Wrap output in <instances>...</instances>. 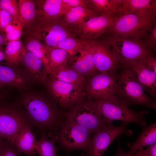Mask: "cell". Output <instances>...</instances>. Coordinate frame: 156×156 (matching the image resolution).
<instances>
[{
  "label": "cell",
  "instance_id": "6da1fadb",
  "mask_svg": "<svg viewBox=\"0 0 156 156\" xmlns=\"http://www.w3.org/2000/svg\"><path fill=\"white\" fill-rule=\"evenodd\" d=\"M23 110L32 128L34 127L44 134L54 130L59 125L60 114L53 101L40 94H28L21 101Z\"/></svg>",
  "mask_w": 156,
  "mask_h": 156
},
{
  "label": "cell",
  "instance_id": "7a4b0ae2",
  "mask_svg": "<svg viewBox=\"0 0 156 156\" xmlns=\"http://www.w3.org/2000/svg\"><path fill=\"white\" fill-rule=\"evenodd\" d=\"M156 10L119 13L106 32L111 36L141 39L156 25Z\"/></svg>",
  "mask_w": 156,
  "mask_h": 156
},
{
  "label": "cell",
  "instance_id": "3957f363",
  "mask_svg": "<svg viewBox=\"0 0 156 156\" xmlns=\"http://www.w3.org/2000/svg\"><path fill=\"white\" fill-rule=\"evenodd\" d=\"M104 42L125 68L137 63H144L152 56L141 39L111 36Z\"/></svg>",
  "mask_w": 156,
  "mask_h": 156
},
{
  "label": "cell",
  "instance_id": "277c9868",
  "mask_svg": "<svg viewBox=\"0 0 156 156\" xmlns=\"http://www.w3.org/2000/svg\"><path fill=\"white\" fill-rule=\"evenodd\" d=\"M93 101L105 122L108 125H113V121L120 120L126 125L134 122L142 127H147L144 118L146 112H137L130 109L114 95L106 99Z\"/></svg>",
  "mask_w": 156,
  "mask_h": 156
},
{
  "label": "cell",
  "instance_id": "5b68a950",
  "mask_svg": "<svg viewBox=\"0 0 156 156\" xmlns=\"http://www.w3.org/2000/svg\"><path fill=\"white\" fill-rule=\"evenodd\" d=\"M23 34L39 40L48 48H54L65 38L75 37L63 23L62 17L36 19Z\"/></svg>",
  "mask_w": 156,
  "mask_h": 156
},
{
  "label": "cell",
  "instance_id": "8992f818",
  "mask_svg": "<svg viewBox=\"0 0 156 156\" xmlns=\"http://www.w3.org/2000/svg\"><path fill=\"white\" fill-rule=\"evenodd\" d=\"M144 90L132 71L125 68L118 77L114 95L128 106L141 105L155 108V102Z\"/></svg>",
  "mask_w": 156,
  "mask_h": 156
},
{
  "label": "cell",
  "instance_id": "52a82bcc",
  "mask_svg": "<svg viewBox=\"0 0 156 156\" xmlns=\"http://www.w3.org/2000/svg\"><path fill=\"white\" fill-rule=\"evenodd\" d=\"M66 115V120L86 128L91 133L109 126L105 122L96 105L91 100L80 103Z\"/></svg>",
  "mask_w": 156,
  "mask_h": 156
},
{
  "label": "cell",
  "instance_id": "ba28073f",
  "mask_svg": "<svg viewBox=\"0 0 156 156\" xmlns=\"http://www.w3.org/2000/svg\"><path fill=\"white\" fill-rule=\"evenodd\" d=\"M27 124L23 110L12 106H0V131L10 144L14 146L17 135Z\"/></svg>",
  "mask_w": 156,
  "mask_h": 156
},
{
  "label": "cell",
  "instance_id": "9c48e42d",
  "mask_svg": "<svg viewBox=\"0 0 156 156\" xmlns=\"http://www.w3.org/2000/svg\"><path fill=\"white\" fill-rule=\"evenodd\" d=\"M91 133L86 128L66 120L61 125L59 138L64 146L69 150H89Z\"/></svg>",
  "mask_w": 156,
  "mask_h": 156
},
{
  "label": "cell",
  "instance_id": "30bf717a",
  "mask_svg": "<svg viewBox=\"0 0 156 156\" xmlns=\"http://www.w3.org/2000/svg\"><path fill=\"white\" fill-rule=\"evenodd\" d=\"M48 86L55 101L64 107L71 108L82 102L85 94L82 88L51 77Z\"/></svg>",
  "mask_w": 156,
  "mask_h": 156
},
{
  "label": "cell",
  "instance_id": "8fae6325",
  "mask_svg": "<svg viewBox=\"0 0 156 156\" xmlns=\"http://www.w3.org/2000/svg\"><path fill=\"white\" fill-rule=\"evenodd\" d=\"M114 16L103 13L77 24L70 31L76 38L88 40H96L106 32L112 23Z\"/></svg>",
  "mask_w": 156,
  "mask_h": 156
},
{
  "label": "cell",
  "instance_id": "7c38bea8",
  "mask_svg": "<svg viewBox=\"0 0 156 156\" xmlns=\"http://www.w3.org/2000/svg\"><path fill=\"white\" fill-rule=\"evenodd\" d=\"M126 125L123 123L118 127L107 126L95 132L88 152L84 156H101L116 137L122 135H131L132 131L127 129Z\"/></svg>",
  "mask_w": 156,
  "mask_h": 156
},
{
  "label": "cell",
  "instance_id": "4fadbf2b",
  "mask_svg": "<svg viewBox=\"0 0 156 156\" xmlns=\"http://www.w3.org/2000/svg\"><path fill=\"white\" fill-rule=\"evenodd\" d=\"M115 73H100L92 76L86 87L90 100L105 99L114 95L117 82Z\"/></svg>",
  "mask_w": 156,
  "mask_h": 156
},
{
  "label": "cell",
  "instance_id": "5bb4252c",
  "mask_svg": "<svg viewBox=\"0 0 156 156\" xmlns=\"http://www.w3.org/2000/svg\"><path fill=\"white\" fill-rule=\"evenodd\" d=\"M91 48L97 71L100 73H115L119 63L105 42L92 40Z\"/></svg>",
  "mask_w": 156,
  "mask_h": 156
},
{
  "label": "cell",
  "instance_id": "9a60e30c",
  "mask_svg": "<svg viewBox=\"0 0 156 156\" xmlns=\"http://www.w3.org/2000/svg\"><path fill=\"white\" fill-rule=\"evenodd\" d=\"M36 19L62 17L72 8L62 0H35Z\"/></svg>",
  "mask_w": 156,
  "mask_h": 156
},
{
  "label": "cell",
  "instance_id": "2e32d148",
  "mask_svg": "<svg viewBox=\"0 0 156 156\" xmlns=\"http://www.w3.org/2000/svg\"><path fill=\"white\" fill-rule=\"evenodd\" d=\"M67 65L84 76L85 75L92 76L95 74L97 70L91 46L79 50L70 55Z\"/></svg>",
  "mask_w": 156,
  "mask_h": 156
},
{
  "label": "cell",
  "instance_id": "e0dca14e",
  "mask_svg": "<svg viewBox=\"0 0 156 156\" xmlns=\"http://www.w3.org/2000/svg\"><path fill=\"white\" fill-rule=\"evenodd\" d=\"M128 68L132 71L144 90L155 97L156 94V73L142 62L134 64Z\"/></svg>",
  "mask_w": 156,
  "mask_h": 156
},
{
  "label": "cell",
  "instance_id": "ac0fdd59",
  "mask_svg": "<svg viewBox=\"0 0 156 156\" xmlns=\"http://www.w3.org/2000/svg\"><path fill=\"white\" fill-rule=\"evenodd\" d=\"M29 124L21 129L15 140L14 146L20 153L26 156H36L35 144L36 141Z\"/></svg>",
  "mask_w": 156,
  "mask_h": 156
},
{
  "label": "cell",
  "instance_id": "d6986e66",
  "mask_svg": "<svg viewBox=\"0 0 156 156\" xmlns=\"http://www.w3.org/2000/svg\"><path fill=\"white\" fill-rule=\"evenodd\" d=\"M21 62L34 79L40 81L45 80L48 73L44 64L39 57L26 50Z\"/></svg>",
  "mask_w": 156,
  "mask_h": 156
},
{
  "label": "cell",
  "instance_id": "ffe728a7",
  "mask_svg": "<svg viewBox=\"0 0 156 156\" xmlns=\"http://www.w3.org/2000/svg\"><path fill=\"white\" fill-rule=\"evenodd\" d=\"M18 21L21 26L23 33L29 29L36 20L35 0H19L18 1Z\"/></svg>",
  "mask_w": 156,
  "mask_h": 156
},
{
  "label": "cell",
  "instance_id": "44dd1931",
  "mask_svg": "<svg viewBox=\"0 0 156 156\" xmlns=\"http://www.w3.org/2000/svg\"><path fill=\"white\" fill-rule=\"evenodd\" d=\"M98 16V14L90 9L81 7L71 8L62 17L63 23L70 29L77 24Z\"/></svg>",
  "mask_w": 156,
  "mask_h": 156
},
{
  "label": "cell",
  "instance_id": "7402d4cb",
  "mask_svg": "<svg viewBox=\"0 0 156 156\" xmlns=\"http://www.w3.org/2000/svg\"><path fill=\"white\" fill-rule=\"evenodd\" d=\"M51 77L83 88L86 81L84 76L67 65L52 72Z\"/></svg>",
  "mask_w": 156,
  "mask_h": 156
},
{
  "label": "cell",
  "instance_id": "603a6c76",
  "mask_svg": "<svg viewBox=\"0 0 156 156\" xmlns=\"http://www.w3.org/2000/svg\"><path fill=\"white\" fill-rule=\"evenodd\" d=\"M26 50L21 39L8 42L4 51L7 66L12 68L16 66L21 61Z\"/></svg>",
  "mask_w": 156,
  "mask_h": 156
},
{
  "label": "cell",
  "instance_id": "cb8c5ba5",
  "mask_svg": "<svg viewBox=\"0 0 156 156\" xmlns=\"http://www.w3.org/2000/svg\"><path fill=\"white\" fill-rule=\"evenodd\" d=\"M122 2L123 0H88V5L97 14L115 16L119 13Z\"/></svg>",
  "mask_w": 156,
  "mask_h": 156
},
{
  "label": "cell",
  "instance_id": "d4e9b609",
  "mask_svg": "<svg viewBox=\"0 0 156 156\" xmlns=\"http://www.w3.org/2000/svg\"><path fill=\"white\" fill-rule=\"evenodd\" d=\"M26 36L25 48L42 61L49 74V53L47 47L39 40L32 37Z\"/></svg>",
  "mask_w": 156,
  "mask_h": 156
},
{
  "label": "cell",
  "instance_id": "484cf974",
  "mask_svg": "<svg viewBox=\"0 0 156 156\" xmlns=\"http://www.w3.org/2000/svg\"><path fill=\"white\" fill-rule=\"evenodd\" d=\"M156 124L155 123L145 127L136 141L133 143H128L127 145L130 150L135 152L146 146L156 143Z\"/></svg>",
  "mask_w": 156,
  "mask_h": 156
},
{
  "label": "cell",
  "instance_id": "4316f807",
  "mask_svg": "<svg viewBox=\"0 0 156 156\" xmlns=\"http://www.w3.org/2000/svg\"><path fill=\"white\" fill-rule=\"evenodd\" d=\"M49 53V74L53 71L67 65L70 55L60 48L47 47Z\"/></svg>",
  "mask_w": 156,
  "mask_h": 156
},
{
  "label": "cell",
  "instance_id": "83f0119b",
  "mask_svg": "<svg viewBox=\"0 0 156 156\" xmlns=\"http://www.w3.org/2000/svg\"><path fill=\"white\" fill-rule=\"evenodd\" d=\"M0 83L4 85L21 87L25 83L24 79L12 68L0 63Z\"/></svg>",
  "mask_w": 156,
  "mask_h": 156
},
{
  "label": "cell",
  "instance_id": "f1b7e54d",
  "mask_svg": "<svg viewBox=\"0 0 156 156\" xmlns=\"http://www.w3.org/2000/svg\"><path fill=\"white\" fill-rule=\"evenodd\" d=\"M57 138L53 136L50 138L44 134H42L40 138L36 141L35 149L36 154L40 156H57V148L55 142Z\"/></svg>",
  "mask_w": 156,
  "mask_h": 156
},
{
  "label": "cell",
  "instance_id": "f546056e",
  "mask_svg": "<svg viewBox=\"0 0 156 156\" xmlns=\"http://www.w3.org/2000/svg\"><path fill=\"white\" fill-rule=\"evenodd\" d=\"M149 10H156V0H123L119 13Z\"/></svg>",
  "mask_w": 156,
  "mask_h": 156
},
{
  "label": "cell",
  "instance_id": "4dcf8cb0",
  "mask_svg": "<svg viewBox=\"0 0 156 156\" xmlns=\"http://www.w3.org/2000/svg\"><path fill=\"white\" fill-rule=\"evenodd\" d=\"M92 41L70 37L60 42L54 48L63 49L71 55L79 50L90 47Z\"/></svg>",
  "mask_w": 156,
  "mask_h": 156
},
{
  "label": "cell",
  "instance_id": "1f68e13d",
  "mask_svg": "<svg viewBox=\"0 0 156 156\" xmlns=\"http://www.w3.org/2000/svg\"><path fill=\"white\" fill-rule=\"evenodd\" d=\"M0 8L8 12L16 21H18V5L16 0H0Z\"/></svg>",
  "mask_w": 156,
  "mask_h": 156
},
{
  "label": "cell",
  "instance_id": "d6a6232c",
  "mask_svg": "<svg viewBox=\"0 0 156 156\" xmlns=\"http://www.w3.org/2000/svg\"><path fill=\"white\" fill-rule=\"evenodd\" d=\"M20 154L15 146L6 140L0 142V156H20Z\"/></svg>",
  "mask_w": 156,
  "mask_h": 156
},
{
  "label": "cell",
  "instance_id": "836d02e7",
  "mask_svg": "<svg viewBox=\"0 0 156 156\" xmlns=\"http://www.w3.org/2000/svg\"><path fill=\"white\" fill-rule=\"evenodd\" d=\"M14 20L8 12L0 8V31L3 33L4 28Z\"/></svg>",
  "mask_w": 156,
  "mask_h": 156
},
{
  "label": "cell",
  "instance_id": "e575fe53",
  "mask_svg": "<svg viewBox=\"0 0 156 156\" xmlns=\"http://www.w3.org/2000/svg\"><path fill=\"white\" fill-rule=\"evenodd\" d=\"M150 33L146 42L144 43L146 46L152 50L156 49V25H155L150 30Z\"/></svg>",
  "mask_w": 156,
  "mask_h": 156
},
{
  "label": "cell",
  "instance_id": "d590c367",
  "mask_svg": "<svg viewBox=\"0 0 156 156\" xmlns=\"http://www.w3.org/2000/svg\"><path fill=\"white\" fill-rule=\"evenodd\" d=\"M65 4L71 7H81L89 8L88 0H62Z\"/></svg>",
  "mask_w": 156,
  "mask_h": 156
},
{
  "label": "cell",
  "instance_id": "8d00e7d4",
  "mask_svg": "<svg viewBox=\"0 0 156 156\" xmlns=\"http://www.w3.org/2000/svg\"><path fill=\"white\" fill-rule=\"evenodd\" d=\"M23 34V28H21L9 33L4 34L7 41L8 42L14 41L21 39Z\"/></svg>",
  "mask_w": 156,
  "mask_h": 156
},
{
  "label": "cell",
  "instance_id": "74e56055",
  "mask_svg": "<svg viewBox=\"0 0 156 156\" xmlns=\"http://www.w3.org/2000/svg\"><path fill=\"white\" fill-rule=\"evenodd\" d=\"M22 27L21 24L18 21L14 20L4 28L3 33V32L5 34L9 33Z\"/></svg>",
  "mask_w": 156,
  "mask_h": 156
},
{
  "label": "cell",
  "instance_id": "f35d334b",
  "mask_svg": "<svg viewBox=\"0 0 156 156\" xmlns=\"http://www.w3.org/2000/svg\"><path fill=\"white\" fill-rule=\"evenodd\" d=\"M155 73H156V60L152 56L148 57L144 63Z\"/></svg>",
  "mask_w": 156,
  "mask_h": 156
},
{
  "label": "cell",
  "instance_id": "ab89813d",
  "mask_svg": "<svg viewBox=\"0 0 156 156\" xmlns=\"http://www.w3.org/2000/svg\"><path fill=\"white\" fill-rule=\"evenodd\" d=\"M145 156H156V143L148 146L147 148L144 150Z\"/></svg>",
  "mask_w": 156,
  "mask_h": 156
},
{
  "label": "cell",
  "instance_id": "60d3db41",
  "mask_svg": "<svg viewBox=\"0 0 156 156\" xmlns=\"http://www.w3.org/2000/svg\"><path fill=\"white\" fill-rule=\"evenodd\" d=\"M135 153L130 150L128 152H125L119 145L115 156H133Z\"/></svg>",
  "mask_w": 156,
  "mask_h": 156
},
{
  "label": "cell",
  "instance_id": "b9f144b4",
  "mask_svg": "<svg viewBox=\"0 0 156 156\" xmlns=\"http://www.w3.org/2000/svg\"><path fill=\"white\" fill-rule=\"evenodd\" d=\"M8 42L7 41L5 36L4 34H0V47H2L3 45H6L8 44Z\"/></svg>",
  "mask_w": 156,
  "mask_h": 156
},
{
  "label": "cell",
  "instance_id": "7bdbcfd3",
  "mask_svg": "<svg viewBox=\"0 0 156 156\" xmlns=\"http://www.w3.org/2000/svg\"><path fill=\"white\" fill-rule=\"evenodd\" d=\"M144 150L143 148L138 150L134 153V156H145Z\"/></svg>",
  "mask_w": 156,
  "mask_h": 156
},
{
  "label": "cell",
  "instance_id": "ee69618b",
  "mask_svg": "<svg viewBox=\"0 0 156 156\" xmlns=\"http://www.w3.org/2000/svg\"><path fill=\"white\" fill-rule=\"evenodd\" d=\"M4 49H0V63L3 60H5Z\"/></svg>",
  "mask_w": 156,
  "mask_h": 156
},
{
  "label": "cell",
  "instance_id": "f6af8a7d",
  "mask_svg": "<svg viewBox=\"0 0 156 156\" xmlns=\"http://www.w3.org/2000/svg\"><path fill=\"white\" fill-rule=\"evenodd\" d=\"M5 139L3 137L2 134L0 131V142L4 140Z\"/></svg>",
  "mask_w": 156,
  "mask_h": 156
},
{
  "label": "cell",
  "instance_id": "bcb514c9",
  "mask_svg": "<svg viewBox=\"0 0 156 156\" xmlns=\"http://www.w3.org/2000/svg\"><path fill=\"white\" fill-rule=\"evenodd\" d=\"M3 96L1 95L0 94V101L3 98Z\"/></svg>",
  "mask_w": 156,
  "mask_h": 156
},
{
  "label": "cell",
  "instance_id": "7dc6e473",
  "mask_svg": "<svg viewBox=\"0 0 156 156\" xmlns=\"http://www.w3.org/2000/svg\"><path fill=\"white\" fill-rule=\"evenodd\" d=\"M4 85H3L0 83V88L3 87Z\"/></svg>",
  "mask_w": 156,
  "mask_h": 156
},
{
  "label": "cell",
  "instance_id": "c3c4849f",
  "mask_svg": "<svg viewBox=\"0 0 156 156\" xmlns=\"http://www.w3.org/2000/svg\"><path fill=\"white\" fill-rule=\"evenodd\" d=\"M0 49H3V47H0Z\"/></svg>",
  "mask_w": 156,
  "mask_h": 156
}]
</instances>
